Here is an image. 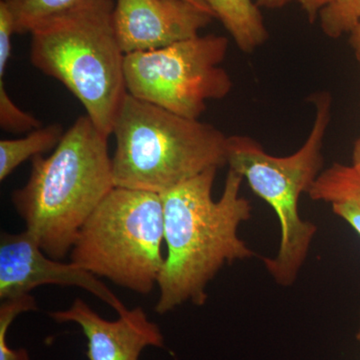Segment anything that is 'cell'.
Segmentation results:
<instances>
[{"instance_id":"15","label":"cell","mask_w":360,"mask_h":360,"mask_svg":"<svg viewBox=\"0 0 360 360\" xmlns=\"http://www.w3.org/2000/svg\"><path fill=\"white\" fill-rule=\"evenodd\" d=\"M323 34L336 39L349 34L360 22V0H335L319 16Z\"/></svg>"},{"instance_id":"22","label":"cell","mask_w":360,"mask_h":360,"mask_svg":"<svg viewBox=\"0 0 360 360\" xmlns=\"http://www.w3.org/2000/svg\"><path fill=\"white\" fill-rule=\"evenodd\" d=\"M291 0H257V4L260 8L281 9L288 6Z\"/></svg>"},{"instance_id":"1","label":"cell","mask_w":360,"mask_h":360,"mask_svg":"<svg viewBox=\"0 0 360 360\" xmlns=\"http://www.w3.org/2000/svg\"><path fill=\"white\" fill-rule=\"evenodd\" d=\"M219 168L212 167L161 194L167 255L158 279V314L186 302L203 305L206 288L225 264L255 253L238 236L250 219V201L240 195L243 177L229 168L224 193L212 198Z\"/></svg>"},{"instance_id":"12","label":"cell","mask_w":360,"mask_h":360,"mask_svg":"<svg viewBox=\"0 0 360 360\" xmlns=\"http://www.w3.org/2000/svg\"><path fill=\"white\" fill-rule=\"evenodd\" d=\"M65 132L58 123L41 127L28 132L18 139H2L0 141V180L8 175L28 160L54 150Z\"/></svg>"},{"instance_id":"10","label":"cell","mask_w":360,"mask_h":360,"mask_svg":"<svg viewBox=\"0 0 360 360\" xmlns=\"http://www.w3.org/2000/svg\"><path fill=\"white\" fill-rule=\"evenodd\" d=\"M49 315L59 323L75 322L80 326L87 340L89 360H139L146 347H165L160 326L149 321L141 307L110 321L77 298L70 309Z\"/></svg>"},{"instance_id":"8","label":"cell","mask_w":360,"mask_h":360,"mask_svg":"<svg viewBox=\"0 0 360 360\" xmlns=\"http://www.w3.org/2000/svg\"><path fill=\"white\" fill-rule=\"evenodd\" d=\"M44 284L77 286L96 295L117 312L125 307L117 296L94 274L72 264H63L45 255L27 231L0 236V300L30 295Z\"/></svg>"},{"instance_id":"14","label":"cell","mask_w":360,"mask_h":360,"mask_svg":"<svg viewBox=\"0 0 360 360\" xmlns=\"http://www.w3.org/2000/svg\"><path fill=\"white\" fill-rule=\"evenodd\" d=\"M16 34L32 33L45 21L84 6L89 0H2Z\"/></svg>"},{"instance_id":"19","label":"cell","mask_w":360,"mask_h":360,"mask_svg":"<svg viewBox=\"0 0 360 360\" xmlns=\"http://www.w3.org/2000/svg\"><path fill=\"white\" fill-rule=\"evenodd\" d=\"M333 212L345 220L360 236V206L352 202L333 203Z\"/></svg>"},{"instance_id":"20","label":"cell","mask_w":360,"mask_h":360,"mask_svg":"<svg viewBox=\"0 0 360 360\" xmlns=\"http://www.w3.org/2000/svg\"><path fill=\"white\" fill-rule=\"evenodd\" d=\"M333 1L335 0H298V4L309 22L314 23L319 18L322 9Z\"/></svg>"},{"instance_id":"13","label":"cell","mask_w":360,"mask_h":360,"mask_svg":"<svg viewBox=\"0 0 360 360\" xmlns=\"http://www.w3.org/2000/svg\"><path fill=\"white\" fill-rule=\"evenodd\" d=\"M307 194L314 201L360 206V174L352 165L335 163L321 172Z\"/></svg>"},{"instance_id":"6","label":"cell","mask_w":360,"mask_h":360,"mask_svg":"<svg viewBox=\"0 0 360 360\" xmlns=\"http://www.w3.org/2000/svg\"><path fill=\"white\" fill-rule=\"evenodd\" d=\"M163 241L160 194L115 186L78 231L70 260L96 276L148 295L165 264Z\"/></svg>"},{"instance_id":"16","label":"cell","mask_w":360,"mask_h":360,"mask_svg":"<svg viewBox=\"0 0 360 360\" xmlns=\"http://www.w3.org/2000/svg\"><path fill=\"white\" fill-rule=\"evenodd\" d=\"M37 310V300L30 295L7 298L0 304V360H30L23 348L11 349L6 342L7 331L18 315Z\"/></svg>"},{"instance_id":"18","label":"cell","mask_w":360,"mask_h":360,"mask_svg":"<svg viewBox=\"0 0 360 360\" xmlns=\"http://www.w3.org/2000/svg\"><path fill=\"white\" fill-rule=\"evenodd\" d=\"M15 34L13 18L4 2L0 0V78L6 75L13 51V37Z\"/></svg>"},{"instance_id":"25","label":"cell","mask_w":360,"mask_h":360,"mask_svg":"<svg viewBox=\"0 0 360 360\" xmlns=\"http://www.w3.org/2000/svg\"><path fill=\"white\" fill-rule=\"evenodd\" d=\"M356 340H359V342L360 343V321H359V331H357V333H356Z\"/></svg>"},{"instance_id":"21","label":"cell","mask_w":360,"mask_h":360,"mask_svg":"<svg viewBox=\"0 0 360 360\" xmlns=\"http://www.w3.org/2000/svg\"><path fill=\"white\" fill-rule=\"evenodd\" d=\"M349 42L354 51L355 58L360 68V22L355 26L354 30L349 33Z\"/></svg>"},{"instance_id":"24","label":"cell","mask_w":360,"mask_h":360,"mask_svg":"<svg viewBox=\"0 0 360 360\" xmlns=\"http://www.w3.org/2000/svg\"><path fill=\"white\" fill-rule=\"evenodd\" d=\"M187 1L191 2V4H195V6L200 7V8L205 9V11H210V13L213 14L212 9H210V7L208 6L207 2H206V0H187ZM213 15H214V14H213Z\"/></svg>"},{"instance_id":"7","label":"cell","mask_w":360,"mask_h":360,"mask_svg":"<svg viewBox=\"0 0 360 360\" xmlns=\"http://www.w3.org/2000/svg\"><path fill=\"white\" fill-rule=\"evenodd\" d=\"M229 44L222 35H198L156 51L125 54L127 94L198 120L208 101L224 98L231 91V75L221 68Z\"/></svg>"},{"instance_id":"23","label":"cell","mask_w":360,"mask_h":360,"mask_svg":"<svg viewBox=\"0 0 360 360\" xmlns=\"http://www.w3.org/2000/svg\"><path fill=\"white\" fill-rule=\"evenodd\" d=\"M352 167L360 174V137L354 143Z\"/></svg>"},{"instance_id":"5","label":"cell","mask_w":360,"mask_h":360,"mask_svg":"<svg viewBox=\"0 0 360 360\" xmlns=\"http://www.w3.org/2000/svg\"><path fill=\"white\" fill-rule=\"evenodd\" d=\"M314 120L307 141L296 153L274 156L246 135H231L227 142V165L248 181L253 193L274 210L281 226L276 257H262L277 283L290 286L309 255L317 226L298 212L300 196L307 193L321 174L324 139L331 120L333 97L322 91L310 97Z\"/></svg>"},{"instance_id":"2","label":"cell","mask_w":360,"mask_h":360,"mask_svg":"<svg viewBox=\"0 0 360 360\" xmlns=\"http://www.w3.org/2000/svg\"><path fill=\"white\" fill-rule=\"evenodd\" d=\"M108 139L80 116L49 158H32L30 179L11 194L26 231L53 259L70 252L85 220L115 187Z\"/></svg>"},{"instance_id":"17","label":"cell","mask_w":360,"mask_h":360,"mask_svg":"<svg viewBox=\"0 0 360 360\" xmlns=\"http://www.w3.org/2000/svg\"><path fill=\"white\" fill-rule=\"evenodd\" d=\"M0 127L11 134H25L41 127L34 116L20 110L6 89L4 78H0Z\"/></svg>"},{"instance_id":"9","label":"cell","mask_w":360,"mask_h":360,"mask_svg":"<svg viewBox=\"0 0 360 360\" xmlns=\"http://www.w3.org/2000/svg\"><path fill=\"white\" fill-rule=\"evenodd\" d=\"M115 26L125 54L193 39L214 15L187 0H115Z\"/></svg>"},{"instance_id":"11","label":"cell","mask_w":360,"mask_h":360,"mask_svg":"<svg viewBox=\"0 0 360 360\" xmlns=\"http://www.w3.org/2000/svg\"><path fill=\"white\" fill-rule=\"evenodd\" d=\"M239 49L252 53L269 39L260 7L253 0H206Z\"/></svg>"},{"instance_id":"3","label":"cell","mask_w":360,"mask_h":360,"mask_svg":"<svg viewBox=\"0 0 360 360\" xmlns=\"http://www.w3.org/2000/svg\"><path fill=\"white\" fill-rule=\"evenodd\" d=\"M115 4L89 0L30 33L32 65L65 85L108 137L127 96L125 53L116 35Z\"/></svg>"},{"instance_id":"4","label":"cell","mask_w":360,"mask_h":360,"mask_svg":"<svg viewBox=\"0 0 360 360\" xmlns=\"http://www.w3.org/2000/svg\"><path fill=\"white\" fill-rule=\"evenodd\" d=\"M113 181L163 194L212 167L227 165L229 136L127 94L115 125Z\"/></svg>"}]
</instances>
